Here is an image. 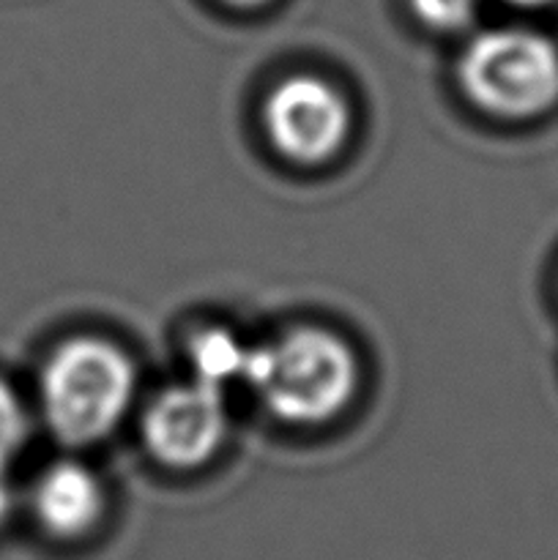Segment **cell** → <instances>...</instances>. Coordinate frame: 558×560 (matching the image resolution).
I'll return each instance as SVG.
<instances>
[{"mask_svg": "<svg viewBox=\"0 0 558 560\" xmlns=\"http://www.w3.org/2000/svg\"><path fill=\"white\" fill-rule=\"evenodd\" d=\"M5 465H0V525L9 520L11 509H14V487H11L9 474H5Z\"/></svg>", "mask_w": 558, "mask_h": 560, "instance_id": "30bf717a", "label": "cell"}, {"mask_svg": "<svg viewBox=\"0 0 558 560\" xmlns=\"http://www.w3.org/2000/svg\"><path fill=\"white\" fill-rule=\"evenodd\" d=\"M33 509L47 534L58 539H77L102 520V481L80 463H55L38 479Z\"/></svg>", "mask_w": 558, "mask_h": 560, "instance_id": "8992f818", "label": "cell"}, {"mask_svg": "<svg viewBox=\"0 0 558 560\" xmlns=\"http://www.w3.org/2000/svg\"><path fill=\"white\" fill-rule=\"evenodd\" d=\"M249 353V345H244L233 331H224V328H206L189 342V364L195 381L219 388V392H224L228 383H244Z\"/></svg>", "mask_w": 558, "mask_h": 560, "instance_id": "52a82bcc", "label": "cell"}, {"mask_svg": "<svg viewBox=\"0 0 558 560\" xmlns=\"http://www.w3.org/2000/svg\"><path fill=\"white\" fill-rule=\"evenodd\" d=\"M410 9L435 31H460L474 20L476 0H410Z\"/></svg>", "mask_w": 558, "mask_h": 560, "instance_id": "9c48e42d", "label": "cell"}, {"mask_svg": "<svg viewBox=\"0 0 558 560\" xmlns=\"http://www.w3.org/2000/svg\"><path fill=\"white\" fill-rule=\"evenodd\" d=\"M268 140L282 156L317 164L342 148L350 131V107L332 82L315 74L284 77L263 104Z\"/></svg>", "mask_w": 558, "mask_h": 560, "instance_id": "277c9868", "label": "cell"}, {"mask_svg": "<svg viewBox=\"0 0 558 560\" xmlns=\"http://www.w3.org/2000/svg\"><path fill=\"white\" fill-rule=\"evenodd\" d=\"M460 85L485 113L528 118L558 98V49L523 27L485 31L460 55Z\"/></svg>", "mask_w": 558, "mask_h": 560, "instance_id": "3957f363", "label": "cell"}, {"mask_svg": "<svg viewBox=\"0 0 558 560\" xmlns=\"http://www.w3.org/2000/svg\"><path fill=\"white\" fill-rule=\"evenodd\" d=\"M137 372L129 355L96 337L60 345L42 370L44 421L69 446L102 441L135 397Z\"/></svg>", "mask_w": 558, "mask_h": 560, "instance_id": "7a4b0ae2", "label": "cell"}, {"mask_svg": "<svg viewBox=\"0 0 558 560\" xmlns=\"http://www.w3.org/2000/svg\"><path fill=\"white\" fill-rule=\"evenodd\" d=\"M228 432L224 392L200 381L159 394L146 410L142 435L153 457L173 468L206 463Z\"/></svg>", "mask_w": 558, "mask_h": 560, "instance_id": "5b68a950", "label": "cell"}, {"mask_svg": "<svg viewBox=\"0 0 558 560\" xmlns=\"http://www.w3.org/2000/svg\"><path fill=\"white\" fill-rule=\"evenodd\" d=\"M244 383L277 419L321 424L353 399L359 361L337 334L301 326L252 348Z\"/></svg>", "mask_w": 558, "mask_h": 560, "instance_id": "6da1fadb", "label": "cell"}, {"mask_svg": "<svg viewBox=\"0 0 558 560\" xmlns=\"http://www.w3.org/2000/svg\"><path fill=\"white\" fill-rule=\"evenodd\" d=\"M507 3L525 5V9H534V5H547V3H556V0H507Z\"/></svg>", "mask_w": 558, "mask_h": 560, "instance_id": "8fae6325", "label": "cell"}, {"mask_svg": "<svg viewBox=\"0 0 558 560\" xmlns=\"http://www.w3.org/2000/svg\"><path fill=\"white\" fill-rule=\"evenodd\" d=\"M228 3H233V5H260V3H268V0H228Z\"/></svg>", "mask_w": 558, "mask_h": 560, "instance_id": "7c38bea8", "label": "cell"}, {"mask_svg": "<svg viewBox=\"0 0 558 560\" xmlns=\"http://www.w3.org/2000/svg\"><path fill=\"white\" fill-rule=\"evenodd\" d=\"M27 438V413L20 397L0 381V465L9 468L11 457Z\"/></svg>", "mask_w": 558, "mask_h": 560, "instance_id": "ba28073f", "label": "cell"}]
</instances>
